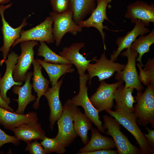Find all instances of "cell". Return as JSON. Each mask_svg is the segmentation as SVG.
Masks as SVG:
<instances>
[{
  "label": "cell",
  "instance_id": "obj_38",
  "mask_svg": "<svg viewBox=\"0 0 154 154\" xmlns=\"http://www.w3.org/2000/svg\"><path fill=\"white\" fill-rule=\"evenodd\" d=\"M10 0H0V4L2 5L9 2Z\"/></svg>",
  "mask_w": 154,
  "mask_h": 154
},
{
  "label": "cell",
  "instance_id": "obj_26",
  "mask_svg": "<svg viewBox=\"0 0 154 154\" xmlns=\"http://www.w3.org/2000/svg\"><path fill=\"white\" fill-rule=\"evenodd\" d=\"M95 0H70V9L73 12V19L78 23L96 7Z\"/></svg>",
  "mask_w": 154,
  "mask_h": 154
},
{
  "label": "cell",
  "instance_id": "obj_24",
  "mask_svg": "<svg viewBox=\"0 0 154 154\" xmlns=\"http://www.w3.org/2000/svg\"><path fill=\"white\" fill-rule=\"evenodd\" d=\"M34 67L32 78V87L35 92L37 94V98L33 104V108L37 110L39 106L40 99L45 93L48 90L50 81L46 79L42 75L41 69L42 66L36 60L34 59L32 63Z\"/></svg>",
  "mask_w": 154,
  "mask_h": 154
},
{
  "label": "cell",
  "instance_id": "obj_28",
  "mask_svg": "<svg viewBox=\"0 0 154 154\" xmlns=\"http://www.w3.org/2000/svg\"><path fill=\"white\" fill-rule=\"evenodd\" d=\"M154 43V29L147 35H140L131 44L130 48L137 52L138 56L136 60L138 61L142 67H144L141 59L143 55L149 51L151 46Z\"/></svg>",
  "mask_w": 154,
  "mask_h": 154
},
{
  "label": "cell",
  "instance_id": "obj_13",
  "mask_svg": "<svg viewBox=\"0 0 154 154\" xmlns=\"http://www.w3.org/2000/svg\"><path fill=\"white\" fill-rule=\"evenodd\" d=\"M96 1L97 5L92 12L90 17L86 20H82L78 25L82 28L93 27L97 29L102 36L104 49L105 50L106 49L105 43L106 35L103 29H105L108 30H110L107 26L103 25V22L105 20L110 22L106 13L109 3L108 0H96Z\"/></svg>",
  "mask_w": 154,
  "mask_h": 154
},
{
  "label": "cell",
  "instance_id": "obj_36",
  "mask_svg": "<svg viewBox=\"0 0 154 154\" xmlns=\"http://www.w3.org/2000/svg\"><path fill=\"white\" fill-rule=\"evenodd\" d=\"M81 154H117V150L109 149H100L93 151H87L82 153Z\"/></svg>",
  "mask_w": 154,
  "mask_h": 154
},
{
  "label": "cell",
  "instance_id": "obj_35",
  "mask_svg": "<svg viewBox=\"0 0 154 154\" xmlns=\"http://www.w3.org/2000/svg\"><path fill=\"white\" fill-rule=\"evenodd\" d=\"M145 129L148 132V134H144L150 146L154 149V130L149 129L148 126L145 127Z\"/></svg>",
  "mask_w": 154,
  "mask_h": 154
},
{
  "label": "cell",
  "instance_id": "obj_27",
  "mask_svg": "<svg viewBox=\"0 0 154 154\" xmlns=\"http://www.w3.org/2000/svg\"><path fill=\"white\" fill-rule=\"evenodd\" d=\"M74 127L75 133L81 138L86 145L88 142V131L92 127L91 122L85 114L77 108L73 118Z\"/></svg>",
  "mask_w": 154,
  "mask_h": 154
},
{
  "label": "cell",
  "instance_id": "obj_33",
  "mask_svg": "<svg viewBox=\"0 0 154 154\" xmlns=\"http://www.w3.org/2000/svg\"><path fill=\"white\" fill-rule=\"evenodd\" d=\"M25 151H28L30 154H46L44 150L41 145L37 141H31L27 143Z\"/></svg>",
  "mask_w": 154,
  "mask_h": 154
},
{
  "label": "cell",
  "instance_id": "obj_14",
  "mask_svg": "<svg viewBox=\"0 0 154 154\" xmlns=\"http://www.w3.org/2000/svg\"><path fill=\"white\" fill-rule=\"evenodd\" d=\"M125 17L130 19L132 23H135L137 20H139L145 26H148L150 23H154V4L136 1L127 6Z\"/></svg>",
  "mask_w": 154,
  "mask_h": 154
},
{
  "label": "cell",
  "instance_id": "obj_23",
  "mask_svg": "<svg viewBox=\"0 0 154 154\" xmlns=\"http://www.w3.org/2000/svg\"><path fill=\"white\" fill-rule=\"evenodd\" d=\"M134 89L132 88H125L123 84L119 86L115 91L114 100L116 102L115 107L128 113H133L134 103H136L134 97L132 95Z\"/></svg>",
  "mask_w": 154,
  "mask_h": 154
},
{
  "label": "cell",
  "instance_id": "obj_21",
  "mask_svg": "<svg viewBox=\"0 0 154 154\" xmlns=\"http://www.w3.org/2000/svg\"><path fill=\"white\" fill-rule=\"evenodd\" d=\"M11 131L17 139L27 143L33 140H42L45 136V132L37 121L23 124Z\"/></svg>",
  "mask_w": 154,
  "mask_h": 154
},
{
  "label": "cell",
  "instance_id": "obj_40",
  "mask_svg": "<svg viewBox=\"0 0 154 154\" xmlns=\"http://www.w3.org/2000/svg\"><path fill=\"white\" fill-rule=\"evenodd\" d=\"M1 73H0V79L1 78Z\"/></svg>",
  "mask_w": 154,
  "mask_h": 154
},
{
  "label": "cell",
  "instance_id": "obj_6",
  "mask_svg": "<svg viewBox=\"0 0 154 154\" xmlns=\"http://www.w3.org/2000/svg\"><path fill=\"white\" fill-rule=\"evenodd\" d=\"M49 14L53 21L52 33L56 46L60 45L63 37L67 33L75 35L81 31L82 27L74 21L73 12L70 9L61 13L52 11Z\"/></svg>",
  "mask_w": 154,
  "mask_h": 154
},
{
  "label": "cell",
  "instance_id": "obj_7",
  "mask_svg": "<svg viewBox=\"0 0 154 154\" xmlns=\"http://www.w3.org/2000/svg\"><path fill=\"white\" fill-rule=\"evenodd\" d=\"M121 55L127 58V63L124 68L116 73L115 78L125 82V88H132L137 91H141L144 89L140 82L136 67V60L138 54L131 48H126Z\"/></svg>",
  "mask_w": 154,
  "mask_h": 154
},
{
  "label": "cell",
  "instance_id": "obj_10",
  "mask_svg": "<svg viewBox=\"0 0 154 154\" xmlns=\"http://www.w3.org/2000/svg\"><path fill=\"white\" fill-rule=\"evenodd\" d=\"M53 23V20L50 16L33 28L26 31L21 30L20 38L15 41L12 48L19 43L27 40L53 43L54 41L52 30Z\"/></svg>",
  "mask_w": 154,
  "mask_h": 154
},
{
  "label": "cell",
  "instance_id": "obj_17",
  "mask_svg": "<svg viewBox=\"0 0 154 154\" xmlns=\"http://www.w3.org/2000/svg\"><path fill=\"white\" fill-rule=\"evenodd\" d=\"M64 76L54 85L49 88L44 95L47 100L50 108L49 120L51 130H52L56 121L60 117L62 113L63 106L59 98V92Z\"/></svg>",
  "mask_w": 154,
  "mask_h": 154
},
{
  "label": "cell",
  "instance_id": "obj_29",
  "mask_svg": "<svg viewBox=\"0 0 154 154\" xmlns=\"http://www.w3.org/2000/svg\"><path fill=\"white\" fill-rule=\"evenodd\" d=\"M40 42L37 55L44 57V62L55 64H72L70 62L53 51L44 42Z\"/></svg>",
  "mask_w": 154,
  "mask_h": 154
},
{
  "label": "cell",
  "instance_id": "obj_12",
  "mask_svg": "<svg viewBox=\"0 0 154 154\" xmlns=\"http://www.w3.org/2000/svg\"><path fill=\"white\" fill-rule=\"evenodd\" d=\"M94 64L89 63L87 68L89 77V84H91L92 78L97 76L98 81H101L112 76L116 72H119L125 68V65L115 62L108 60L104 52L102 53L99 59Z\"/></svg>",
  "mask_w": 154,
  "mask_h": 154
},
{
  "label": "cell",
  "instance_id": "obj_25",
  "mask_svg": "<svg viewBox=\"0 0 154 154\" xmlns=\"http://www.w3.org/2000/svg\"><path fill=\"white\" fill-rule=\"evenodd\" d=\"M36 60L46 71L52 86L54 85L59 78L66 73H72L74 70L72 64H55L46 62L40 59Z\"/></svg>",
  "mask_w": 154,
  "mask_h": 154
},
{
  "label": "cell",
  "instance_id": "obj_5",
  "mask_svg": "<svg viewBox=\"0 0 154 154\" xmlns=\"http://www.w3.org/2000/svg\"><path fill=\"white\" fill-rule=\"evenodd\" d=\"M89 77L87 74L79 75V90L78 94L72 98L70 101L74 105L82 106L84 109L85 114L91 122L97 127L100 132L104 133L102 122L99 119V111L92 104L88 98V87L86 86Z\"/></svg>",
  "mask_w": 154,
  "mask_h": 154
},
{
  "label": "cell",
  "instance_id": "obj_16",
  "mask_svg": "<svg viewBox=\"0 0 154 154\" xmlns=\"http://www.w3.org/2000/svg\"><path fill=\"white\" fill-rule=\"evenodd\" d=\"M19 58L18 54L14 51L12 52L7 56V59L4 62L6 69L4 75L0 79V94L2 99L8 104L11 102V99L7 97V92L14 85L21 86L23 82H16L13 78V72Z\"/></svg>",
  "mask_w": 154,
  "mask_h": 154
},
{
  "label": "cell",
  "instance_id": "obj_22",
  "mask_svg": "<svg viewBox=\"0 0 154 154\" xmlns=\"http://www.w3.org/2000/svg\"><path fill=\"white\" fill-rule=\"evenodd\" d=\"M91 130L92 134L90 140L84 147L80 149L77 154L100 149H111L116 147L112 138L102 135L98 130L92 127Z\"/></svg>",
  "mask_w": 154,
  "mask_h": 154
},
{
  "label": "cell",
  "instance_id": "obj_1",
  "mask_svg": "<svg viewBox=\"0 0 154 154\" xmlns=\"http://www.w3.org/2000/svg\"><path fill=\"white\" fill-rule=\"evenodd\" d=\"M134 98L137 104L133 112L137 124L143 127L148 124L154 127V85L150 84L144 92L137 91Z\"/></svg>",
  "mask_w": 154,
  "mask_h": 154
},
{
  "label": "cell",
  "instance_id": "obj_34",
  "mask_svg": "<svg viewBox=\"0 0 154 154\" xmlns=\"http://www.w3.org/2000/svg\"><path fill=\"white\" fill-rule=\"evenodd\" d=\"M20 142V140L17 139L14 136L7 134L0 128V148L3 145L9 143L18 145Z\"/></svg>",
  "mask_w": 154,
  "mask_h": 154
},
{
  "label": "cell",
  "instance_id": "obj_30",
  "mask_svg": "<svg viewBox=\"0 0 154 154\" xmlns=\"http://www.w3.org/2000/svg\"><path fill=\"white\" fill-rule=\"evenodd\" d=\"M137 66L139 70L138 77L141 82L145 86L150 84L154 85V58H148L144 69L139 63H137Z\"/></svg>",
  "mask_w": 154,
  "mask_h": 154
},
{
  "label": "cell",
  "instance_id": "obj_20",
  "mask_svg": "<svg viewBox=\"0 0 154 154\" xmlns=\"http://www.w3.org/2000/svg\"><path fill=\"white\" fill-rule=\"evenodd\" d=\"M33 75L32 72H27L25 83L23 86L14 85L13 86V92L18 95L17 99H14L18 103V107L15 112V113L23 114L28 105L37 99L35 96L32 94V84L30 83V81Z\"/></svg>",
  "mask_w": 154,
  "mask_h": 154
},
{
  "label": "cell",
  "instance_id": "obj_4",
  "mask_svg": "<svg viewBox=\"0 0 154 154\" xmlns=\"http://www.w3.org/2000/svg\"><path fill=\"white\" fill-rule=\"evenodd\" d=\"M102 125L104 133L111 136L114 140L118 154H141L139 149L132 144L127 137L120 130L121 124L114 118L107 115L103 116Z\"/></svg>",
  "mask_w": 154,
  "mask_h": 154
},
{
  "label": "cell",
  "instance_id": "obj_18",
  "mask_svg": "<svg viewBox=\"0 0 154 154\" xmlns=\"http://www.w3.org/2000/svg\"><path fill=\"white\" fill-rule=\"evenodd\" d=\"M37 114L32 111L26 114H19L0 107V124L7 129L12 130L25 123L37 122Z\"/></svg>",
  "mask_w": 154,
  "mask_h": 154
},
{
  "label": "cell",
  "instance_id": "obj_8",
  "mask_svg": "<svg viewBox=\"0 0 154 154\" xmlns=\"http://www.w3.org/2000/svg\"><path fill=\"white\" fill-rule=\"evenodd\" d=\"M12 4V3H11L5 6L0 5V15L2 23L1 30L3 40V45L0 48V51L2 52L3 58L0 61L1 66H2L6 60L11 47L12 46L15 41L20 38V32L22 29L28 24L27 22L26 17L23 19L20 25L16 28L12 27L6 21L4 16V11L10 7Z\"/></svg>",
  "mask_w": 154,
  "mask_h": 154
},
{
  "label": "cell",
  "instance_id": "obj_19",
  "mask_svg": "<svg viewBox=\"0 0 154 154\" xmlns=\"http://www.w3.org/2000/svg\"><path fill=\"white\" fill-rule=\"evenodd\" d=\"M135 23V26L131 30L124 36L119 37L117 39L116 44L118 48L116 50L113 51L110 57V60L113 61L116 60L123 50L130 48L131 44L138 36L150 32L149 29L145 27L140 20H137Z\"/></svg>",
  "mask_w": 154,
  "mask_h": 154
},
{
  "label": "cell",
  "instance_id": "obj_32",
  "mask_svg": "<svg viewBox=\"0 0 154 154\" xmlns=\"http://www.w3.org/2000/svg\"><path fill=\"white\" fill-rule=\"evenodd\" d=\"M53 11L58 14L64 13L70 9V0H50Z\"/></svg>",
  "mask_w": 154,
  "mask_h": 154
},
{
  "label": "cell",
  "instance_id": "obj_15",
  "mask_svg": "<svg viewBox=\"0 0 154 154\" xmlns=\"http://www.w3.org/2000/svg\"><path fill=\"white\" fill-rule=\"evenodd\" d=\"M85 46V43L83 42L74 43L69 47L62 48V50L59 54L70 62L76 67L79 75L84 74L88 66L92 61H96L97 56H95L92 60H87L86 57L80 53V50Z\"/></svg>",
  "mask_w": 154,
  "mask_h": 154
},
{
  "label": "cell",
  "instance_id": "obj_2",
  "mask_svg": "<svg viewBox=\"0 0 154 154\" xmlns=\"http://www.w3.org/2000/svg\"><path fill=\"white\" fill-rule=\"evenodd\" d=\"M105 111L116 119L133 136L140 147L141 154H154V149L150 146L144 133L137 125L133 113H128L119 109Z\"/></svg>",
  "mask_w": 154,
  "mask_h": 154
},
{
  "label": "cell",
  "instance_id": "obj_9",
  "mask_svg": "<svg viewBox=\"0 0 154 154\" xmlns=\"http://www.w3.org/2000/svg\"><path fill=\"white\" fill-rule=\"evenodd\" d=\"M20 43L21 53L13 72L14 80L16 82H25L26 74L30 68L34 58V47L38 45V41L27 40Z\"/></svg>",
  "mask_w": 154,
  "mask_h": 154
},
{
  "label": "cell",
  "instance_id": "obj_39",
  "mask_svg": "<svg viewBox=\"0 0 154 154\" xmlns=\"http://www.w3.org/2000/svg\"><path fill=\"white\" fill-rule=\"evenodd\" d=\"M95 1H96V0H95ZM109 4L108 6V7L109 8H110L111 7V2L112 1V0H108Z\"/></svg>",
  "mask_w": 154,
  "mask_h": 154
},
{
  "label": "cell",
  "instance_id": "obj_31",
  "mask_svg": "<svg viewBox=\"0 0 154 154\" xmlns=\"http://www.w3.org/2000/svg\"><path fill=\"white\" fill-rule=\"evenodd\" d=\"M40 144L46 154L55 152L58 154H62L66 151V148L59 143L55 137L51 138L45 136Z\"/></svg>",
  "mask_w": 154,
  "mask_h": 154
},
{
  "label": "cell",
  "instance_id": "obj_3",
  "mask_svg": "<svg viewBox=\"0 0 154 154\" xmlns=\"http://www.w3.org/2000/svg\"><path fill=\"white\" fill-rule=\"evenodd\" d=\"M70 99L63 106L62 114L57 120L58 131L55 137L58 142L66 147L72 143L77 137L74 130L73 118L77 109Z\"/></svg>",
  "mask_w": 154,
  "mask_h": 154
},
{
  "label": "cell",
  "instance_id": "obj_11",
  "mask_svg": "<svg viewBox=\"0 0 154 154\" xmlns=\"http://www.w3.org/2000/svg\"><path fill=\"white\" fill-rule=\"evenodd\" d=\"M100 82L96 92L89 98L93 106L100 112L111 110L114 106L115 91L124 82L118 81L114 83H106L104 80Z\"/></svg>",
  "mask_w": 154,
  "mask_h": 154
},
{
  "label": "cell",
  "instance_id": "obj_37",
  "mask_svg": "<svg viewBox=\"0 0 154 154\" xmlns=\"http://www.w3.org/2000/svg\"><path fill=\"white\" fill-rule=\"evenodd\" d=\"M0 107L11 112H14V110L9 106L2 99L0 94Z\"/></svg>",
  "mask_w": 154,
  "mask_h": 154
}]
</instances>
